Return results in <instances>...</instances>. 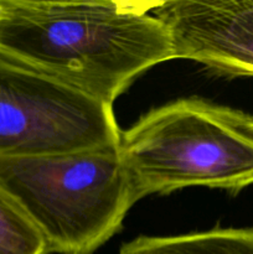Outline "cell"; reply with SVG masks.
<instances>
[{
  "mask_svg": "<svg viewBox=\"0 0 253 254\" xmlns=\"http://www.w3.org/2000/svg\"><path fill=\"white\" fill-rule=\"evenodd\" d=\"M158 2L0 0V51L113 106L141 73L175 59Z\"/></svg>",
  "mask_w": 253,
  "mask_h": 254,
  "instance_id": "6da1fadb",
  "label": "cell"
},
{
  "mask_svg": "<svg viewBox=\"0 0 253 254\" xmlns=\"http://www.w3.org/2000/svg\"><path fill=\"white\" fill-rule=\"evenodd\" d=\"M0 188L41 233L47 254H93L138 202L118 148L0 156Z\"/></svg>",
  "mask_w": 253,
  "mask_h": 254,
  "instance_id": "7a4b0ae2",
  "label": "cell"
},
{
  "mask_svg": "<svg viewBox=\"0 0 253 254\" xmlns=\"http://www.w3.org/2000/svg\"><path fill=\"white\" fill-rule=\"evenodd\" d=\"M118 153L136 201L192 186L238 192L253 185V139L198 98L151 109L122 131Z\"/></svg>",
  "mask_w": 253,
  "mask_h": 254,
  "instance_id": "3957f363",
  "label": "cell"
},
{
  "mask_svg": "<svg viewBox=\"0 0 253 254\" xmlns=\"http://www.w3.org/2000/svg\"><path fill=\"white\" fill-rule=\"evenodd\" d=\"M113 106L0 51V156L118 148Z\"/></svg>",
  "mask_w": 253,
  "mask_h": 254,
  "instance_id": "277c9868",
  "label": "cell"
},
{
  "mask_svg": "<svg viewBox=\"0 0 253 254\" xmlns=\"http://www.w3.org/2000/svg\"><path fill=\"white\" fill-rule=\"evenodd\" d=\"M153 14L168 29L175 59L253 77V0L159 1Z\"/></svg>",
  "mask_w": 253,
  "mask_h": 254,
  "instance_id": "5b68a950",
  "label": "cell"
},
{
  "mask_svg": "<svg viewBox=\"0 0 253 254\" xmlns=\"http://www.w3.org/2000/svg\"><path fill=\"white\" fill-rule=\"evenodd\" d=\"M118 254H253V227L165 237L139 236L124 243Z\"/></svg>",
  "mask_w": 253,
  "mask_h": 254,
  "instance_id": "8992f818",
  "label": "cell"
},
{
  "mask_svg": "<svg viewBox=\"0 0 253 254\" xmlns=\"http://www.w3.org/2000/svg\"><path fill=\"white\" fill-rule=\"evenodd\" d=\"M0 254H47L46 243L41 233L1 188Z\"/></svg>",
  "mask_w": 253,
  "mask_h": 254,
  "instance_id": "52a82bcc",
  "label": "cell"
},
{
  "mask_svg": "<svg viewBox=\"0 0 253 254\" xmlns=\"http://www.w3.org/2000/svg\"><path fill=\"white\" fill-rule=\"evenodd\" d=\"M213 108L220 118L223 119L226 123L253 139V114L245 113V112L228 108V107L217 106V104H213Z\"/></svg>",
  "mask_w": 253,
  "mask_h": 254,
  "instance_id": "ba28073f",
  "label": "cell"
}]
</instances>
